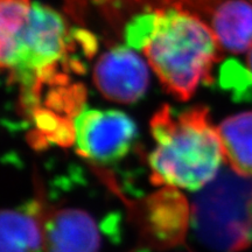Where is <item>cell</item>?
<instances>
[{
  "instance_id": "cell-1",
  "label": "cell",
  "mask_w": 252,
  "mask_h": 252,
  "mask_svg": "<svg viewBox=\"0 0 252 252\" xmlns=\"http://www.w3.org/2000/svg\"><path fill=\"white\" fill-rule=\"evenodd\" d=\"M125 35L174 98L188 100L201 84L213 82L222 47L212 27L195 15L173 8L141 14L127 25Z\"/></svg>"
},
{
  "instance_id": "cell-2",
  "label": "cell",
  "mask_w": 252,
  "mask_h": 252,
  "mask_svg": "<svg viewBox=\"0 0 252 252\" xmlns=\"http://www.w3.org/2000/svg\"><path fill=\"white\" fill-rule=\"evenodd\" d=\"M96 47L89 32L69 30L58 12L34 2L17 39L0 52L1 68L9 86L25 96L82 74Z\"/></svg>"
},
{
  "instance_id": "cell-3",
  "label": "cell",
  "mask_w": 252,
  "mask_h": 252,
  "mask_svg": "<svg viewBox=\"0 0 252 252\" xmlns=\"http://www.w3.org/2000/svg\"><path fill=\"white\" fill-rule=\"evenodd\" d=\"M154 149L151 182L159 187L201 190L220 173L223 158L217 128L206 106L163 105L150 122Z\"/></svg>"
},
{
  "instance_id": "cell-4",
  "label": "cell",
  "mask_w": 252,
  "mask_h": 252,
  "mask_svg": "<svg viewBox=\"0 0 252 252\" xmlns=\"http://www.w3.org/2000/svg\"><path fill=\"white\" fill-rule=\"evenodd\" d=\"M198 241L215 252H242L252 245V179L220 171L191 203Z\"/></svg>"
},
{
  "instance_id": "cell-5",
  "label": "cell",
  "mask_w": 252,
  "mask_h": 252,
  "mask_svg": "<svg viewBox=\"0 0 252 252\" xmlns=\"http://www.w3.org/2000/svg\"><path fill=\"white\" fill-rule=\"evenodd\" d=\"M137 138L134 122L118 110L83 109L75 121V146L81 157L110 165L126 157Z\"/></svg>"
},
{
  "instance_id": "cell-6",
  "label": "cell",
  "mask_w": 252,
  "mask_h": 252,
  "mask_svg": "<svg viewBox=\"0 0 252 252\" xmlns=\"http://www.w3.org/2000/svg\"><path fill=\"white\" fill-rule=\"evenodd\" d=\"M131 208L141 242L150 248L166 250L185 242L191 206L176 188L162 187Z\"/></svg>"
},
{
  "instance_id": "cell-7",
  "label": "cell",
  "mask_w": 252,
  "mask_h": 252,
  "mask_svg": "<svg viewBox=\"0 0 252 252\" xmlns=\"http://www.w3.org/2000/svg\"><path fill=\"white\" fill-rule=\"evenodd\" d=\"M93 80L106 99L132 104L146 94L150 71L144 60L131 47L118 46L97 60Z\"/></svg>"
},
{
  "instance_id": "cell-8",
  "label": "cell",
  "mask_w": 252,
  "mask_h": 252,
  "mask_svg": "<svg viewBox=\"0 0 252 252\" xmlns=\"http://www.w3.org/2000/svg\"><path fill=\"white\" fill-rule=\"evenodd\" d=\"M45 252H98L100 232L96 220L81 208L53 207L43 201Z\"/></svg>"
},
{
  "instance_id": "cell-9",
  "label": "cell",
  "mask_w": 252,
  "mask_h": 252,
  "mask_svg": "<svg viewBox=\"0 0 252 252\" xmlns=\"http://www.w3.org/2000/svg\"><path fill=\"white\" fill-rule=\"evenodd\" d=\"M42 195L20 209L1 213L0 252H39L43 247Z\"/></svg>"
},
{
  "instance_id": "cell-10",
  "label": "cell",
  "mask_w": 252,
  "mask_h": 252,
  "mask_svg": "<svg viewBox=\"0 0 252 252\" xmlns=\"http://www.w3.org/2000/svg\"><path fill=\"white\" fill-rule=\"evenodd\" d=\"M212 30L220 47L242 54L252 47V0H223L214 9Z\"/></svg>"
},
{
  "instance_id": "cell-11",
  "label": "cell",
  "mask_w": 252,
  "mask_h": 252,
  "mask_svg": "<svg viewBox=\"0 0 252 252\" xmlns=\"http://www.w3.org/2000/svg\"><path fill=\"white\" fill-rule=\"evenodd\" d=\"M216 128L223 158L231 171L252 178V111L229 116Z\"/></svg>"
},
{
  "instance_id": "cell-12",
  "label": "cell",
  "mask_w": 252,
  "mask_h": 252,
  "mask_svg": "<svg viewBox=\"0 0 252 252\" xmlns=\"http://www.w3.org/2000/svg\"><path fill=\"white\" fill-rule=\"evenodd\" d=\"M31 0H0V52L11 47L30 18Z\"/></svg>"
},
{
  "instance_id": "cell-13",
  "label": "cell",
  "mask_w": 252,
  "mask_h": 252,
  "mask_svg": "<svg viewBox=\"0 0 252 252\" xmlns=\"http://www.w3.org/2000/svg\"><path fill=\"white\" fill-rule=\"evenodd\" d=\"M247 65H248V74L252 78V47L247 52Z\"/></svg>"
}]
</instances>
